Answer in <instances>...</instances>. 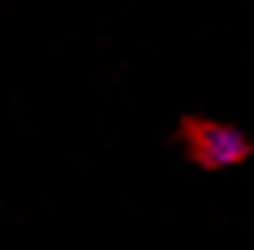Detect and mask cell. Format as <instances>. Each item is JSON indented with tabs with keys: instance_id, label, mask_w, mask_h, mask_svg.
Listing matches in <instances>:
<instances>
[{
	"instance_id": "obj_1",
	"label": "cell",
	"mask_w": 254,
	"mask_h": 250,
	"mask_svg": "<svg viewBox=\"0 0 254 250\" xmlns=\"http://www.w3.org/2000/svg\"><path fill=\"white\" fill-rule=\"evenodd\" d=\"M189 150L204 170H231L251 158V139L227 124H192L189 127Z\"/></svg>"
}]
</instances>
